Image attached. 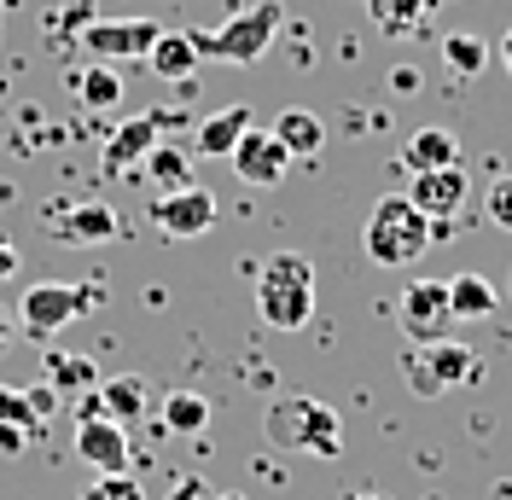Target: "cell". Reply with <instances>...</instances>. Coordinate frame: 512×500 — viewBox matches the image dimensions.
I'll return each mask as SVG.
<instances>
[{
	"label": "cell",
	"instance_id": "8fae6325",
	"mask_svg": "<svg viewBox=\"0 0 512 500\" xmlns=\"http://www.w3.org/2000/svg\"><path fill=\"white\" fill-rule=\"evenodd\" d=\"M152 41H158V24H152V18H105V24H88V30H82V53H94L99 64L146 59Z\"/></svg>",
	"mask_w": 512,
	"mask_h": 500
},
{
	"label": "cell",
	"instance_id": "484cf974",
	"mask_svg": "<svg viewBox=\"0 0 512 500\" xmlns=\"http://www.w3.org/2000/svg\"><path fill=\"white\" fill-rule=\"evenodd\" d=\"M76 94H82V105H88V111H111V105L123 99V76H117L111 64L94 59L82 76H76Z\"/></svg>",
	"mask_w": 512,
	"mask_h": 500
},
{
	"label": "cell",
	"instance_id": "277c9868",
	"mask_svg": "<svg viewBox=\"0 0 512 500\" xmlns=\"http://www.w3.org/2000/svg\"><path fill=\"white\" fill-rule=\"evenodd\" d=\"M280 24H286V6H280V0H251V6H239V12L227 18L222 30L192 35V47H198V59L256 64V59H268V47H274Z\"/></svg>",
	"mask_w": 512,
	"mask_h": 500
},
{
	"label": "cell",
	"instance_id": "4fadbf2b",
	"mask_svg": "<svg viewBox=\"0 0 512 500\" xmlns=\"http://www.w3.org/2000/svg\"><path fill=\"white\" fill-rule=\"evenodd\" d=\"M169 123H175V117H128V123L105 140V152H99L105 157V175H128L134 163H146V152L158 146V134Z\"/></svg>",
	"mask_w": 512,
	"mask_h": 500
},
{
	"label": "cell",
	"instance_id": "ac0fdd59",
	"mask_svg": "<svg viewBox=\"0 0 512 500\" xmlns=\"http://www.w3.org/2000/svg\"><path fill=\"white\" fill-rule=\"evenodd\" d=\"M361 6H367V18H373L384 35H419L443 0H361Z\"/></svg>",
	"mask_w": 512,
	"mask_h": 500
},
{
	"label": "cell",
	"instance_id": "3957f363",
	"mask_svg": "<svg viewBox=\"0 0 512 500\" xmlns=\"http://www.w3.org/2000/svg\"><path fill=\"white\" fill-rule=\"evenodd\" d=\"M437 245V221L419 210L414 198H379L373 216L361 227V250L379 262V268H408L425 250Z\"/></svg>",
	"mask_w": 512,
	"mask_h": 500
},
{
	"label": "cell",
	"instance_id": "2e32d148",
	"mask_svg": "<svg viewBox=\"0 0 512 500\" xmlns=\"http://www.w3.org/2000/svg\"><path fill=\"white\" fill-rule=\"evenodd\" d=\"M448 163H460V140H454V128H419L414 140L402 146V169H408V175L448 169Z\"/></svg>",
	"mask_w": 512,
	"mask_h": 500
},
{
	"label": "cell",
	"instance_id": "7c38bea8",
	"mask_svg": "<svg viewBox=\"0 0 512 500\" xmlns=\"http://www.w3.org/2000/svg\"><path fill=\"white\" fill-rule=\"evenodd\" d=\"M408 198H414L437 227H448V221L466 210L472 181H466V169H460V163H448V169H425V175H414V192H408Z\"/></svg>",
	"mask_w": 512,
	"mask_h": 500
},
{
	"label": "cell",
	"instance_id": "4dcf8cb0",
	"mask_svg": "<svg viewBox=\"0 0 512 500\" xmlns=\"http://www.w3.org/2000/svg\"><path fill=\"white\" fill-rule=\"evenodd\" d=\"M12 274H18V250H12V245H0V285L12 280Z\"/></svg>",
	"mask_w": 512,
	"mask_h": 500
},
{
	"label": "cell",
	"instance_id": "ba28073f",
	"mask_svg": "<svg viewBox=\"0 0 512 500\" xmlns=\"http://www.w3.org/2000/svg\"><path fill=\"white\" fill-rule=\"evenodd\" d=\"M448 280H408L396 297V326L408 332V344H431L448 332Z\"/></svg>",
	"mask_w": 512,
	"mask_h": 500
},
{
	"label": "cell",
	"instance_id": "d4e9b609",
	"mask_svg": "<svg viewBox=\"0 0 512 500\" xmlns=\"http://www.w3.org/2000/svg\"><path fill=\"white\" fill-rule=\"evenodd\" d=\"M489 59H495V47H489L483 35H472V30L443 35V64L454 70V76H483V70H489Z\"/></svg>",
	"mask_w": 512,
	"mask_h": 500
},
{
	"label": "cell",
	"instance_id": "9a60e30c",
	"mask_svg": "<svg viewBox=\"0 0 512 500\" xmlns=\"http://www.w3.org/2000/svg\"><path fill=\"white\" fill-rule=\"evenodd\" d=\"M99 413H111L117 425H134V419H146V407H152V396H146V378L140 373H117V378H99Z\"/></svg>",
	"mask_w": 512,
	"mask_h": 500
},
{
	"label": "cell",
	"instance_id": "836d02e7",
	"mask_svg": "<svg viewBox=\"0 0 512 500\" xmlns=\"http://www.w3.org/2000/svg\"><path fill=\"white\" fill-rule=\"evenodd\" d=\"M495 53H501V64H507V76H512V24H507V35H501V47H495Z\"/></svg>",
	"mask_w": 512,
	"mask_h": 500
},
{
	"label": "cell",
	"instance_id": "1f68e13d",
	"mask_svg": "<svg viewBox=\"0 0 512 500\" xmlns=\"http://www.w3.org/2000/svg\"><path fill=\"white\" fill-rule=\"evenodd\" d=\"M390 82H396V94H414V88H419V76H414V70H396Z\"/></svg>",
	"mask_w": 512,
	"mask_h": 500
},
{
	"label": "cell",
	"instance_id": "603a6c76",
	"mask_svg": "<svg viewBox=\"0 0 512 500\" xmlns=\"http://www.w3.org/2000/svg\"><path fill=\"white\" fill-rule=\"evenodd\" d=\"M163 431L169 437H204L210 431V402L198 390H169L163 396Z\"/></svg>",
	"mask_w": 512,
	"mask_h": 500
},
{
	"label": "cell",
	"instance_id": "30bf717a",
	"mask_svg": "<svg viewBox=\"0 0 512 500\" xmlns=\"http://www.w3.org/2000/svg\"><path fill=\"white\" fill-rule=\"evenodd\" d=\"M76 460L94 471H128V425H117L111 413H76Z\"/></svg>",
	"mask_w": 512,
	"mask_h": 500
},
{
	"label": "cell",
	"instance_id": "4316f807",
	"mask_svg": "<svg viewBox=\"0 0 512 500\" xmlns=\"http://www.w3.org/2000/svg\"><path fill=\"white\" fill-rule=\"evenodd\" d=\"M146 169H152V181H158L163 192H175V187H187L192 181V152L187 146H152V152H146Z\"/></svg>",
	"mask_w": 512,
	"mask_h": 500
},
{
	"label": "cell",
	"instance_id": "44dd1931",
	"mask_svg": "<svg viewBox=\"0 0 512 500\" xmlns=\"http://www.w3.org/2000/svg\"><path fill=\"white\" fill-rule=\"evenodd\" d=\"M111 233H117V210H111V204H76V210L59 221L64 245H105Z\"/></svg>",
	"mask_w": 512,
	"mask_h": 500
},
{
	"label": "cell",
	"instance_id": "83f0119b",
	"mask_svg": "<svg viewBox=\"0 0 512 500\" xmlns=\"http://www.w3.org/2000/svg\"><path fill=\"white\" fill-rule=\"evenodd\" d=\"M82 500H146V489H140L128 471H99L94 483L82 489Z\"/></svg>",
	"mask_w": 512,
	"mask_h": 500
},
{
	"label": "cell",
	"instance_id": "e0dca14e",
	"mask_svg": "<svg viewBox=\"0 0 512 500\" xmlns=\"http://www.w3.org/2000/svg\"><path fill=\"white\" fill-rule=\"evenodd\" d=\"M146 64H152V76H163V82H187L192 70H198V47H192L187 30H158Z\"/></svg>",
	"mask_w": 512,
	"mask_h": 500
},
{
	"label": "cell",
	"instance_id": "7402d4cb",
	"mask_svg": "<svg viewBox=\"0 0 512 500\" xmlns=\"http://www.w3.org/2000/svg\"><path fill=\"white\" fill-rule=\"evenodd\" d=\"M41 378L59 390V396H88L99 384V367L88 361V355H70V349H53L47 355V367H41Z\"/></svg>",
	"mask_w": 512,
	"mask_h": 500
},
{
	"label": "cell",
	"instance_id": "f546056e",
	"mask_svg": "<svg viewBox=\"0 0 512 500\" xmlns=\"http://www.w3.org/2000/svg\"><path fill=\"white\" fill-rule=\"evenodd\" d=\"M24 402H30L35 425H47V419H53V407H59L64 396H59V390H53V384H47V378H41V384H30V390H24Z\"/></svg>",
	"mask_w": 512,
	"mask_h": 500
},
{
	"label": "cell",
	"instance_id": "5bb4252c",
	"mask_svg": "<svg viewBox=\"0 0 512 500\" xmlns=\"http://www.w3.org/2000/svg\"><path fill=\"white\" fill-rule=\"evenodd\" d=\"M251 105H227V111H216V117H204V123L192 128V140H187V152L198 157H227L239 140H245V128H251Z\"/></svg>",
	"mask_w": 512,
	"mask_h": 500
},
{
	"label": "cell",
	"instance_id": "d590c367",
	"mask_svg": "<svg viewBox=\"0 0 512 500\" xmlns=\"http://www.w3.org/2000/svg\"><path fill=\"white\" fill-rule=\"evenodd\" d=\"M216 500H245V495H216Z\"/></svg>",
	"mask_w": 512,
	"mask_h": 500
},
{
	"label": "cell",
	"instance_id": "74e56055",
	"mask_svg": "<svg viewBox=\"0 0 512 500\" xmlns=\"http://www.w3.org/2000/svg\"><path fill=\"white\" fill-rule=\"evenodd\" d=\"M507 291H512V280H507Z\"/></svg>",
	"mask_w": 512,
	"mask_h": 500
},
{
	"label": "cell",
	"instance_id": "7a4b0ae2",
	"mask_svg": "<svg viewBox=\"0 0 512 500\" xmlns=\"http://www.w3.org/2000/svg\"><path fill=\"white\" fill-rule=\"evenodd\" d=\"M256 314L274 332H303L315 314V268L303 250H274L256 268Z\"/></svg>",
	"mask_w": 512,
	"mask_h": 500
},
{
	"label": "cell",
	"instance_id": "d6986e66",
	"mask_svg": "<svg viewBox=\"0 0 512 500\" xmlns=\"http://www.w3.org/2000/svg\"><path fill=\"white\" fill-rule=\"evenodd\" d=\"M274 140H280L291 157H315L320 146H326V123H320L315 111H303V105H286V111L274 117Z\"/></svg>",
	"mask_w": 512,
	"mask_h": 500
},
{
	"label": "cell",
	"instance_id": "8d00e7d4",
	"mask_svg": "<svg viewBox=\"0 0 512 500\" xmlns=\"http://www.w3.org/2000/svg\"><path fill=\"white\" fill-rule=\"evenodd\" d=\"M361 500H373V495H361Z\"/></svg>",
	"mask_w": 512,
	"mask_h": 500
},
{
	"label": "cell",
	"instance_id": "f1b7e54d",
	"mask_svg": "<svg viewBox=\"0 0 512 500\" xmlns=\"http://www.w3.org/2000/svg\"><path fill=\"white\" fill-rule=\"evenodd\" d=\"M483 210H489V221H495V227H507V233H512V175H501L495 187L483 192Z\"/></svg>",
	"mask_w": 512,
	"mask_h": 500
},
{
	"label": "cell",
	"instance_id": "52a82bcc",
	"mask_svg": "<svg viewBox=\"0 0 512 500\" xmlns=\"http://www.w3.org/2000/svg\"><path fill=\"white\" fill-rule=\"evenodd\" d=\"M152 221H158L163 239H204L216 227V192L198 187V181H187L175 192H158L152 198Z\"/></svg>",
	"mask_w": 512,
	"mask_h": 500
},
{
	"label": "cell",
	"instance_id": "5b68a950",
	"mask_svg": "<svg viewBox=\"0 0 512 500\" xmlns=\"http://www.w3.org/2000/svg\"><path fill=\"white\" fill-rule=\"evenodd\" d=\"M94 303H99V285H88V280H41V285H24V297H18V326H24V338L47 344L53 332H64L70 320H82Z\"/></svg>",
	"mask_w": 512,
	"mask_h": 500
},
{
	"label": "cell",
	"instance_id": "8992f818",
	"mask_svg": "<svg viewBox=\"0 0 512 500\" xmlns=\"http://www.w3.org/2000/svg\"><path fill=\"white\" fill-rule=\"evenodd\" d=\"M414 349L419 355L408 361L414 396H443L454 384H478L483 378V361L466 344H454V338H431V344H414Z\"/></svg>",
	"mask_w": 512,
	"mask_h": 500
},
{
	"label": "cell",
	"instance_id": "9c48e42d",
	"mask_svg": "<svg viewBox=\"0 0 512 500\" xmlns=\"http://www.w3.org/2000/svg\"><path fill=\"white\" fill-rule=\"evenodd\" d=\"M227 163H233V175L245 181V187H280L291 169V152L274 140V128H245V140L227 152Z\"/></svg>",
	"mask_w": 512,
	"mask_h": 500
},
{
	"label": "cell",
	"instance_id": "6da1fadb",
	"mask_svg": "<svg viewBox=\"0 0 512 500\" xmlns=\"http://www.w3.org/2000/svg\"><path fill=\"white\" fill-rule=\"evenodd\" d=\"M262 437L286 454L338 460L344 454V419H338V407L315 402V396H274L262 413Z\"/></svg>",
	"mask_w": 512,
	"mask_h": 500
},
{
	"label": "cell",
	"instance_id": "e575fe53",
	"mask_svg": "<svg viewBox=\"0 0 512 500\" xmlns=\"http://www.w3.org/2000/svg\"><path fill=\"white\" fill-rule=\"evenodd\" d=\"M6 338H12V332H6V314H0V344H6Z\"/></svg>",
	"mask_w": 512,
	"mask_h": 500
},
{
	"label": "cell",
	"instance_id": "ffe728a7",
	"mask_svg": "<svg viewBox=\"0 0 512 500\" xmlns=\"http://www.w3.org/2000/svg\"><path fill=\"white\" fill-rule=\"evenodd\" d=\"M495 303H501V291H495V280H483L478 268L448 280V314L454 320H483V314H495Z\"/></svg>",
	"mask_w": 512,
	"mask_h": 500
},
{
	"label": "cell",
	"instance_id": "cb8c5ba5",
	"mask_svg": "<svg viewBox=\"0 0 512 500\" xmlns=\"http://www.w3.org/2000/svg\"><path fill=\"white\" fill-rule=\"evenodd\" d=\"M35 431H41V425H35L24 390H6V384H0V454H24V442H30Z\"/></svg>",
	"mask_w": 512,
	"mask_h": 500
},
{
	"label": "cell",
	"instance_id": "d6a6232c",
	"mask_svg": "<svg viewBox=\"0 0 512 500\" xmlns=\"http://www.w3.org/2000/svg\"><path fill=\"white\" fill-rule=\"evenodd\" d=\"M175 500H216V495H210L204 483H181V495H175Z\"/></svg>",
	"mask_w": 512,
	"mask_h": 500
}]
</instances>
